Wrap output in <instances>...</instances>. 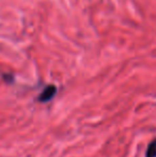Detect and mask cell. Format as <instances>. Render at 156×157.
<instances>
[{"label": "cell", "mask_w": 156, "mask_h": 157, "mask_svg": "<svg viewBox=\"0 0 156 157\" xmlns=\"http://www.w3.org/2000/svg\"><path fill=\"white\" fill-rule=\"evenodd\" d=\"M146 157H156V139L149 144L148 149H146Z\"/></svg>", "instance_id": "2"}, {"label": "cell", "mask_w": 156, "mask_h": 157, "mask_svg": "<svg viewBox=\"0 0 156 157\" xmlns=\"http://www.w3.org/2000/svg\"><path fill=\"white\" fill-rule=\"evenodd\" d=\"M56 93H57L56 86H54V85L47 86V87L43 90V92L40 94L39 101H42V103H47V101H49L50 99L54 98V96L56 95Z\"/></svg>", "instance_id": "1"}]
</instances>
